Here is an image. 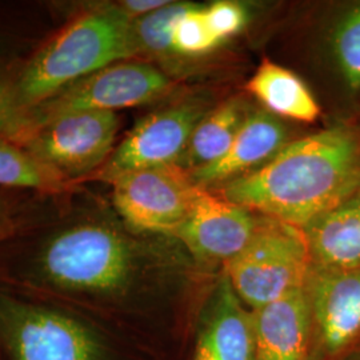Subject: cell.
I'll return each instance as SVG.
<instances>
[{"mask_svg":"<svg viewBox=\"0 0 360 360\" xmlns=\"http://www.w3.org/2000/svg\"><path fill=\"white\" fill-rule=\"evenodd\" d=\"M360 184V144L345 129L285 144L263 166L230 180L218 195L295 227L343 205Z\"/></svg>","mask_w":360,"mask_h":360,"instance_id":"6da1fadb","label":"cell"},{"mask_svg":"<svg viewBox=\"0 0 360 360\" xmlns=\"http://www.w3.org/2000/svg\"><path fill=\"white\" fill-rule=\"evenodd\" d=\"M139 55L134 20L120 6L79 13L27 63L15 83L26 111L83 77Z\"/></svg>","mask_w":360,"mask_h":360,"instance_id":"7a4b0ae2","label":"cell"},{"mask_svg":"<svg viewBox=\"0 0 360 360\" xmlns=\"http://www.w3.org/2000/svg\"><path fill=\"white\" fill-rule=\"evenodd\" d=\"M49 283L71 292L107 294L124 287L132 271L126 238L99 221H77L55 232L39 255Z\"/></svg>","mask_w":360,"mask_h":360,"instance_id":"3957f363","label":"cell"},{"mask_svg":"<svg viewBox=\"0 0 360 360\" xmlns=\"http://www.w3.org/2000/svg\"><path fill=\"white\" fill-rule=\"evenodd\" d=\"M306 232L283 221H257L248 245L226 264L235 292L252 309L306 287L311 269Z\"/></svg>","mask_w":360,"mask_h":360,"instance_id":"277c9868","label":"cell"},{"mask_svg":"<svg viewBox=\"0 0 360 360\" xmlns=\"http://www.w3.org/2000/svg\"><path fill=\"white\" fill-rule=\"evenodd\" d=\"M169 87L167 75L150 63L127 62L108 65L26 110L22 127L11 142L53 117L79 111L116 112L159 99Z\"/></svg>","mask_w":360,"mask_h":360,"instance_id":"5b68a950","label":"cell"},{"mask_svg":"<svg viewBox=\"0 0 360 360\" xmlns=\"http://www.w3.org/2000/svg\"><path fill=\"white\" fill-rule=\"evenodd\" d=\"M119 126L116 112L79 111L53 117L13 143L79 187L112 154Z\"/></svg>","mask_w":360,"mask_h":360,"instance_id":"8992f818","label":"cell"},{"mask_svg":"<svg viewBox=\"0 0 360 360\" xmlns=\"http://www.w3.org/2000/svg\"><path fill=\"white\" fill-rule=\"evenodd\" d=\"M111 186L116 211L131 227L166 233L179 229L202 191L179 165L134 171Z\"/></svg>","mask_w":360,"mask_h":360,"instance_id":"52a82bcc","label":"cell"},{"mask_svg":"<svg viewBox=\"0 0 360 360\" xmlns=\"http://www.w3.org/2000/svg\"><path fill=\"white\" fill-rule=\"evenodd\" d=\"M203 114L198 104L180 103L143 117L116 146L103 166L84 181L111 184L134 171L178 165Z\"/></svg>","mask_w":360,"mask_h":360,"instance_id":"ba28073f","label":"cell"},{"mask_svg":"<svg viewBox=\"0 0 360 360\" xmlns=\"http://www.w3.org/2000/svg\"><path fill=\"white\" fill-rule=\"evenodd\" d=\"M3 306L13 360H99L96 340L75 319L13 302Z\"/></svg>","mask_w":360,"mask_h":360,"instance_id":"9c48e42d","label":"cell"},{"mask_svg":"<svg viewBox=\"0 0 360 360\" xmlns=\"http://www.w3.org/2000/svg\"><path fill=\"white\" fill-rule=\"evenodd\" d=\"M257 224L250 210L202 188L190 215L174 235L195 257L227 263L248 245Z\"/></svg>","mask_w":360,"mask_h":360,"instance_id":"30bf717a","label":"cell"},{"mask_svg":"<svg viewBox=\"0 0 360 360\" xmlns=\"http://www.w3.org/2000/svg\"><path fill=\"white\" fill-rule=\"evenodd\" d=\"M257 360H304L312 309L306 287L252 309Z\"/></svg>","mask_w":360,"mask_h":360,"instance_id":"8fae6325","label":"cell"},{"mask_svg":"<svg viewBox=\"0 0 360 360\" xmlns=\"http://www.w3.org/2000/svg\"><path fill=\"white\" fill-rule=\"evenodd\" d=\"M285 129L267 112L248 114L227 151L217 162L190 171L196 186L224 184L267 163L283 148Z\"/></svg>","mask_w":360,"mask_h":360,"instance_id":"7c38bea8","label":"cell"},{"mask_svg":"<svg viewBox=\"0 0 360 360\" xmlns=\"http://www.w3.org/2000/svg\"><path fill=\"white\" fill-rule=\"evenodd\" d=\"M312 316L330 352L348 345L360 331V269L326 271L309 291Z\"/></svg>","mask_w":360,"mask_h":360,"instance_id":"4fadbf2b","label":"cell"},{"mask_svg":"<svg viewBox=\"0 0 360 360\" xmlns=\"http://www.w3.org/2000/svg\"><path fill=\"white\" fill-rule=\"evenodd\" d=\"M198 345L215 360H257L251 312L226 275L208 303Z\"/></svg>","mask_w":360,"mask_h":360,"instance_id":"5bb4252c","label":"cell"},{"mask_svg":"<svg viewBox=\"0 0 360 360\" xmlns=\"http://www.w3.org/2000/svg\"><path fill=\"white\" fill-rule=\"evenodd\" d=\"M307 227L311 257L326 271L360 269L359 203L342 205Z\"/></svg>","mask_w":360,"mask_h":360,"instance_id":"9a60e30c","label":"cell"},{"mask_svg":"<svg viewBox=\"0 0 360 360\" xmlns=\"http://www.w3.org/2000/svg\"><path fill=\"white\" fill-rule=\"evenodd\" d=\"M247 90L275 115L303 123H312L321 115L319 104L304 82L270 60L257 67L247 83Z\"/></svg>","mask_w":360,"mask_h":360,"instance_id":"2e32d148","label":"cell"},{"mask_svg":"<svg viewBox=\"0 0 360 360\" xmlns=\"http://www.w3.org/2000/svg\"><path fill=\"white\" fill-rule=\"evenodd\" d=\"M247 115L242 103L233 99L203 116L178 165L193 171L217 162L230 147Z\"/></svg>","mask_w":360,"mask_h":360,"instance_id":"e0dca14e","label":"cell"},{"mask_svg":"<svg viewBox=\"0 0 360 360\" xmlns=\"http://www.w3.org/2000/svg\"><path fill=\"white\" fill-rule=\"evenodd\" d=\"M0 186L37 190L51 195L77 190V186L70 180L6 138H0Z\"/></svg>","mask_w":360,"mask_h":360,"instance_id":"ac0fdd59","label":"cell"},{"mask_svg":"<svg viewBox=\"0 0 360 360\" xmlns=\"http://www.w3.org/2000/svg\"><path fill=\"white\" fill-rule=\"evenodd\" d=\"M188 4L190 3L169 1L160 10L134 20V34L139 55H171L172 28Z\"/></svg>","mask_w":360,"mask_h":360,"instance_id":"d6986e66","label":"cell"},{"mask_svg":"<svg viewBox=\"0 0 360 360\" xmlns=\"http://www.w3.org/2000/svg\"><path fill=\"white\" fill-rule=\"evenodd\" d=\"M218 44V39L207 23L205 8L188 4L172 28L171 55H202L214 50Z\"/></svg>","mask_w":360,"mask_h":360,"instance_id":"ffe728a7","label":"cell"},{"mask_svg":"<svg viewBox=\"0 0 360 360\" xmlns=\"http://www.w3.org/2000/svg\"><path fill=\"white\" fill-rule=\"evenodd\" d=\"M336 63L351 90H360V4L338 25L334 34Z\"/></svg>","mask_w":360,"mask_h":360,"instance_id":"44dd1931","label":"cell"},{"mask_svg":"<svg viewBox=\"0 0 360 360\" xmlns=\"http://www.w3.org/2000/svg\"><path fill=\"white\" fill-rule=\"evenodd\" d=\"M207 23L214 37L221 43L224 39L238 34L247 22L245 8L235 1H215L205 8Z\"/></svg>","mask_w":360,"mask_h":360,"instance_id":"7402d4cb","label":"cell"},{"mask_svg":"<svg viewBox=\"0 0 360 360\" xmlns=\"http://www.w3.org/2000/svg\"><path fill=\"white\" fill-rule=\"evenodd\" d=\"M25 110L20 107L13 79L0 71V138L13 141L22 127Z\"/></svg>","mask_w":360,"mask_h":360,"instance_id":"603a6c76","label":"cell"},{"mask_svg":"<svg viewBox=\"0 0 360 360\" xmlns=\"http://www.w3.org/2000/svg\"><path fill=\"white\" fill-rule=\"evenodd\" d=\"M169 0H126L119 3V6L129 19L136 20L160 10L162 7L167 6Z\"/></svg>","mask_w":360,"mask_h":360,"instance_id":"cb8c5ba5","label":"cell"},{"mask_svg":"<svg viewBox=\"0 0 360 360\" xmlns=\"http://www.w3.org/2000/svg\"><path fill=\"white\" fill-rule=\"evenodd\" d=\"M11 205L10 200L0 193V235L10 231L13 219H11Z\"/></svg>","mask_w":360,"mask_h":360,"instance_id":"d4e9b609","label":"cell"},{"mask_svg":"<svg viewBox=\"0 0 360 360\" xmlns=\"http://www.w3.org/2000/svg\"><path fill=\"white\" fill-rule=\"evenodd\" d=\"M193 360H215L208 352H207L206 349L203 347H200L199 345L196 346V351H195V356H193Z\"/></svg>","mask_w":360,"mask_h":360,"instance_id":"484cf974","label":"cell"}]
</instances>
